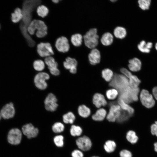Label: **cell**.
Wrapping results in <instances>:
<instances>
[{"label": "cell", "instance_id": "cell-36", "mask_svg": "<svg viewBox=\"0 0 157 157\" xmlns=\"http://www.w3.org/2000/svg\"><path fill=\"white\" fill-rule=\"evenodd\" d=\"M131 116L127 112L121 109V114L117 121L120 123L124 122L127 121Z\"/></svg>", "mask_w": 157, "mask_h": 157}, {"label": "cell", "instance_id": "cell-24", "mask_svg": "<svg viewBox=\"0 0 157 157\" xmlns=\"http://www.w3.org/2000/svg\"><path fill=\"white\" fill-rule=\"evenodd\" d=\"M152 45L151 42H149L146 43L144 41L142 40L138 45V47L140 51L148 53L150 52V49L152 48Z\"/></svg>", "mask_w": 157, "mask_h": 157}, {"label": "cell", "instance_id": "cell-41", "mask_svg": "<svg viewBox=\"0 0 157 157\" xmlns=\"http://www.w3.org/2000/svg\"><path fill=\"white\" fill-rule=\"evenodd\" d=\"M72 157H83V154L80 150L77 149L73 151L71 154Z\"/></svg>", "mask_w": 157, "mask_h": 157}, {"label": "cell", "instance_id": "cell-38", "mask_svg": "<svg viewBox=\"0 0 157 157\" xmlns=\"http://www.w3.org/2000/svg\"><path fill=\"white\" fill-rule=\"evenodd\" d=\"M151 2L150 0H139L138 1L139 7L143 10H148L149 9Z\"/></svg>", "mask_w": 157, "mask_h": 157}, {"label": "cell", "instance_id": "cell-45", "mask_svg": "<svg viewBox=\"0 0 157 157\" xmlns=\"http://www.w3.org/2000/svg\"><path fill=\"white\" fill-rule=\"evenodd\" d=\"M154 150L156 152H157V142L154 143Z\"/></svg>", "mask_w": 157, "mask_h": 157}, {"label": "cell", "instance_id": "cell-42", "mask_svg": "<svg viewBox=\"0 0 157 157\" xmlns=\"http://www.w3.org/2000/svg\"><path fill=\"white\" fill-rule=\"evenodd\" d=\"M151 132L152 135L157 137V121L151 126Z\"/></svg>", "mask_w": 157, "mask_h": 157}, {"label": "cell", "instance_id": "cell-17", "mask_svg": "<svg viewBox=\"0 0 157 157\" xmlns=\"http://www.w3.org/2000/svg\"><path fill=\"white\" fill-rule=\"evenodd\" d=\"M114 39V37L112 33L106 32L101 36L100 38V42L103 46L108 47L113 43Z\"/></svg>", "mask_w": 157, "mask_h": 157}, {"label": "cell", "instance_id": "cell-4", "mask_svg": "<svg viewBox=\"0 0 157 157\" xmlns=\"http://www.w3.org/2000/svg\"><path fill=\"white\" fill-rule=\"evenodd\" d=\"M50 76L45 72H40L35 76L34 82L35 86L40 90L45 89L47 87L46 81L49 80Z\"/></svg>", "mask_w": 157, "mask_h": 157}, {"label": "cell", "instance_id": "cell-43", "mask_svg": "<svg viewBox=\"0 0 157 157\" xmlns=\"http://www.w3.org/2000/svg\"><path fill=\"white\" fill-rule=\"evenodd\" d=\"M120 71L123 75L128 79L132 75L129 71L125 68H122L120 69Z\"/></svg>", "mask_w": 157, "mask_h": 157}, {"label": "cell", "instance_id": "cell-39", "mask_svg": "<svg viewBox=\"0 0 157 157\" xmlns=\"http://www.w3.org/2000/svg\"><path fill=\"white\" fill-rule=\"evenodd\" d=\"M63 137L62 135L55 136L53 138V141L55 145L58 147H62L64 144Z\"/></svg>", "mask_w": 157, "mask_h": 157}, {"label": "cell", "instance_id": "cell-49", "mask_svg": "<svg viewBox=\"0 0 157 157\" xmlns=\"http://www.w3.org/2000/svg\"><path fill=\"white\" fill-rule=\"evenodd\" d=\"M97 157V156H93V157Z\"/></svg>", "mask_w": 157, "mask_h": 157}, {"label": "cell", "instance_id": "cell-7", "mask_svg": "<svg viewBox=\"0 0 157 157\" xmlns=\"http://www.w3.org/2000/svg\"><path fill=\"white\" fill-rule=\"evenodd\" d=\"M43 60L51 74L55 76L59 75L60 71L58 68V64L53 56L46 57Z\"/></svg>", "mask_w": 157, "mask_h": 157}, {"label": "cell", "instance_id": "cell-46", "mask_svg": "<svg viewBox=\"0 0 157 157\" xmlns=\"http://www.w3.org/2000/svg\"><path fill=\"white\" fill-rule=\"evenodd\" d=\"M59 0H52V2L55 3H58L59 2Z\"/></svg>", "mask_w": 157, "mask_h": 157}, {"label": "cell", "instance_id": "cell-9", "mask_svg": "<svg viewBox=\"0 0 157 157\" xmlns=\"http://www.w3.org/2000/svg\"><path fill=\"white\" fill-rule=\"evenodd\" d=\"M44 103L46 109L49 111H55L58 106L56 97L51 93H49L46 97Z\"/></svg>", "mask_w": 157, "mask_h": 157}, {"label": "cell", "instance_id": "cell-40", "mask_svg": "<svg viewBox=\"0 0 157 157\" xmlns=\"http://www.w3.org/2000/svg\"><path fill=\"white\" fill-rule=\"evenodd\" d=\"M119 155L120 157H132L131 153L126 149L121 151L119 153Z\"/></svg>", "mask_w": 157, "mask_h": 157}, {"label": "cell", "instance_id": "cell-25", "mask_svg": "<svg viewBox=\"0 0 157 157\" xmlns=\"http://www.w3.org/2000/svg\"><path fill=\"white\" fill-rule=\"evenodd\" d=\"M118 104L120 106L122 110L128 112L132 116L134 112V109L129 105L128 104L125 102L123 100L118 98Z\"/></svg>", "mask_w": 157, "mask_h": 157}, {"label": "cell", "instance_id": "cell-5", "mask_svg": "<svg viewBox=\"0 0 157 157\" xmlns=\"http://www.w3.org/2000/svg\"><path fill=\"white\" fill-rule=\"evenodd\" d=\"M37 47L38 53L42 58H45L54 54L52 47L49 42H41L37 45Z\"/></svg>", "mask_w": 157, "mask_h": 157}, {"label": "cell", "instance_id": "cell-6", "mask_svg": "<svg viewBox=\"0 0 157 157\" xmlns=\"http://www.w3.org/2000/svg\"><path fill=\"white\" fill-rule=\"evenodd\" d=\"M140 98L142 105L147 108L152 107L155 104V101L153 96L147 90L143 89L142 90Z\"/></svg>", "mask_w": 157, "mask_h": 157}, {"label": "cell", "instance_id": "cell-18", "mask_svg": "<svg viewBox=\"0 0 157 157\" xmlns=\"http://www.w3.org/2000/svg\"><path fill=\"white\" fill-rule=\"evenodd\" d=\"M92 102L95 106L100 108L102 106H105L107 104V102L104 96L101 94L96 93L93 96Z\"/></svg>", "mask_w": 157, "mask_h": 157}, {"label": "cell", "instance_id": "cell-28", "mask_svg": "<svg viewBox=\"0 0 157 157\" xmlns=\"http://www.w3.org/2000/svg\"><path fill=\"white\" fill-rule=\"evenodd\" d=\"M102 76L106 81H111L113 79L114 75L113 71L109 68H105L101 72Z\"/></svg>", "mask_w": 157, "mask_h": 157}, {"label": "cell", "instance_id": "cell-33", "mask_svg": "<svg viewBox=\"0 0 157 157\" xmlns=\"http://www.w3.org/2000/svg\"><path fill=\"white\" fill-rule=\"evenodd\" d=\"M128 79L129 85L131 88H138L141 81L136 76L132 75Z\"/></svg>", "mask_w": 157, "mask_h": 157}, {"label": "cell", "instance_id": "cell-29", "mask_svg": "<svg viewBox=\"0 0 157 157\" xmlns=\"http://www.w3.org/2000/svg\"><path fill=\"white\" fill-rule=\"evenodd\" d=\"M126 138L127 140L132 144L136 143L138 139L135 132L132 130L129 131L127 133Z\"/></svg>", "mask_w": 157, "mask_h": 157}, {"label": "cell", "instance_id": "cell-23", "mask_svg": "<svg viewBox=\"0 0 157 157\" xmlns=\"http://www.w3.org/2000/svg\"><path fill=\"white\" fill-rule=\"evenodd\" d=\"M107 112L104 108H99L92 115V119L96 121H102L106 117Z\"/></svg>", "mask_w": 157, "mask_h": 157}, {"label": "cell", "instance_id": "cell-19", "mask_svg": "<svg viewBox=\"0 0 157 157\" xmlns=\"http://www.w3.org/2000/svg\"><path fill=\"white\" fill-rule=\"evenodd\" d=\"M113 34L115 38L122 40L126 37L127 32L126 29L123 26H117L114 28Z\"/></svg>", "mask_w": 157, "mask_h": 157}, {"label": "cell", "instance_id": "cell-2", "mask_svg": "<svg viewBox=\"0 0 157 157\" xmlns=\"http://www.w3.org/2000/svg\"><path fill=\"white\" fill-rule=\"evenodd\" d=\"M47 27L44 22L42 20L34 19L28 25L27 29L29 33L33 35L35 33L38 38H42L47 34Z\"/></svg>", "mask_w": 157, "mask_h": 157}, {"label": "cell", "instance_id": "cell-21", "mask_svg": "<svg viewBox=\"0 0 157 157\" xmlns=\"http://www.w3.org/2000/svg\"><path fill=\"white\" fill-rule=\"evenodd\" d=\"M23 17L22 10L19 7L15 8L11 14V20L13 23L19 22L22 20Z\"/></svg>", "mask_w": 157, "mask_h": 157}, {"label": "cell", "instance_id": "cell-47", "mask_svg": "<svg viewBox=\"0 0 157 157\" xmlns=\"http://www.w3.org/2000/svg\"><path fill=\"white\" fill-rule=\"evenodd\" d=\"M155 48L157 50V42L155 44Z\"/></svg>", "mask_w": 157, "mask_h": 157}, {"label": "cell", "instance_id": "cell-30", "mask_svg": "<svg viewBox=\"0 0 157 157\" xmlns=\"http://www.w3.org/2000/svg\"><path fill=\"white\" fill-rule=\"evenodd\" d=\"M116 147V144L115 142L111 140L106 141L104 145V148L105 151L108 153L114 151Z\"/></svg>", "mask_w": 157, "mask_h": 157}, {"label": "cell", "instance_id": "cell-10", "mask_svg": "<svg viewBox=\"0 0 157 157\" xmlns=\"http://www.w3.org/2000/svg\"><path fill=\"white\" fill-rule=\"evenodd\" d=\"M121 109L118 104L111 105L106 119L110 122H114L117 121L121 114Z\"/></svg>", "mask_w": 157, "mask_h": 157}, {"label": "cell", "instance_id": "cell-31", "mask_svg": "<svg viewBox=\"0 0 157 157\" xmlns=\"http://www.w3.org/2000/svg\"><path fill=\"white\" fill-rule=\"evenodd\" d=\"M36 12L39 16L44 18L49 13V10L46 6L41 5L38 6L37 7Z\"/></svg>", "mask_w": 157, "mask_h": 157}, {"label": "cell", "instance_id": "cell-20", "mask_svg": "<svg viewBox=\"0 0 157 157\" xmlns=\"http://www.w3.org/2000/svg\"><path fill=\"white\" fill-rule=\"evenodd\" d=\"M141 66V63L138 58H134L129 60L128 67L131 71L136 72L140 70Z\"/></svg>", "mask_w": 157, "mask_h": 157}, {"label": "cell", "instance_id": "cell-1", "mask_svg": "<svg viewBox=\"0 0 157 157\" xmlns=\"http://www.w3.org/2000/svg\"><path fill=\"white\" fill-rule=\"evenodd\" d=\"M109 85L118 90L119 98L123 100L127 104L137 101L138 100L139 88H131L129 85V79L123 74L114 75Z\"/></svg>", "mask_w": 157, "mask_h": 157}, {"label": "cell", "instance_id": "cell-27", "mask_svg": "<svg viewBox=\"0 0 157 157\" xmlns=\"http://www.w3.org/2000/svg\"><path fill=\"white\" fill-rule=\"evenodd\" d=\"M33 69L35 71L39 72H42L46 67L44 61L41 59L34 60L33 63Z\"/></svg>", "mask_w": 157, "mask_h": 157}, {"label": "cell", "instance_id": "cell-15", "mask_svg": "<svg viewBox=\"0 0 157 157\" xmlns=\"http://www.w3.org/2000/svg\"><path fill=\"white\" fill-rule=\"evenodd\" d=\"M78 62L75 58L68 57L66 58L63 62L64 67L68 70L72 74H75L77 70Z\"/></svg>", "mask_w": 157, "mask_h": 157}, {"label": "cell", "instance_id": "cell-13", "mask_svg": "<svg viewBox=\"0 0 157 157\" xmlns=\"http://www.w3.org/2000/svg\"><path fill=\"white\" fill-rule=\"evenodd\" d=\"M76 143L78 147L81 150L87 151L89 150L92 146V143L90 138L84 136L78 138Z\"/></svg>", "mask_w": 157, "mask_h": 157}, {"label": "cell", "instance_id": "cell-3", "mask_svg": "<svg viewBox=\"0 0 157 157\" xmlns=\"http://www.w3.org/2000/svg\"><path fill=\"white\" fill-rule=\"evenodd\" d=\"M83 44L90 49L96 48L99 44L100 37L96 28L90 29L83 35Z\"/></svg>", "mask_w": 157, "mask_h": 157}, {"label": "cell", "instance_id": "cell-50", "mask_svg": "<svg viewBox=\"0 0 157 157\" xmlns=\"http://www.w3.org/2000/svg\"><path fill=\"white\" fill-rule=\"evenodd\" d=\"M0 28H1V26H0Z\"/></svg>", "mask_w": 157, "mask_h": 157}, {"label": "cell", "instance_id": "cell-26", "mask_svg": "<svg viewBox=\"0 0 157 157\" xmlns=\"http://www.w3.org/2000/svg\"><path fill=\"white\" fill-rule=\"evenodd\" d=\"M78 112L80 116L86 118L90 115L91 110L90 108L85 105H81L78 106Z\"/></svg>", "mask_w": 157, "mask_h": 157}, {"label": "cell", "instance_id": "cell-16", "mask_svg": "<svg viewBox=\"0 0 157 157\" xmlns=\"http://www.w3.org/2000/svg\"><path fill=\"white\" fill-rule=\"evenodd\" d=\"M22 130L23 134L28 138L35 137L39 132L38 129L35 127L31 123L24 125L22 127Z\"/></svg>", "mask_w": 157, "mask_h": 157}, {"label": "cell", "instance_id": "cell-35", "mask_svg": "<svg viewBox=\"0 0 157 157\" xmlns=\"http://www.w3.org/2000/svg\"><path fill=\"white\" fill-rule=\"evenodd\" d=\"M70 131L72 136H80L82 134V130L80 126L73 125L72 126Z\"/></svg>", "mask_w": 157, "mask_h": 157}, {"label": "cell", "instance_id": "cell-11", "mask_svg": "<svg viewBox=\"0 0 157 157\" xmlns=\"http://www.w3.org/2000/svg\"><path fill=\"white\" fill-rule=\"evenodd\" d=\"M55 46L58 51L63 53L68 52L70 48L68 39L64 36L58 38L56 40Z\"/></svg>", "mask_w": 157, "mask_h": 157}, {"label": "cell", "instance_id": "cell-48", "mask_svg": "<svg viewBox=\"0 0 157 157\" xmlns=\"http://www.w3.org/2000/svg\"><path fill=\"white\" fill-rule=\"evenodd\" d=\"M1 111H0V120L1 119Z\"/></svg>", "mask_w": 157, "mask_h": 157}, {"label": "cell", "instance_id": "cell-34", "mask_svg": "<svg viewBox=\"0 0 157 157\" xmlns=\"http://www.w3.org/2000/svg\"><path fill=\"white\" fill-rule=\"evenodd\" d=\"M119 94L118 90L114 88L109 89L106 92V95L107 98L110 100L115 99Z\"/></svg>", "mask_w": 157, "mask_h": 157}, {"label": "cell", "instance_id": "cell-32", "mask_svg": "<svg viewBox=\"0 0 157 157\" xmlns=\"http://www.w3.org/2000/svg\"><path fill=\"white\" fill-rule=\"evenodd\" d=\"M63 119L65 123L72 124L74 121L75 117L73 113L69 112L63 115Z\"/></svg>", "mask_w": 157, "mask_h": 157}, {"label": "cell", "instance_id": "cell-8", "mask_svg": "<svg viewBox=\"0 0 157 157\" xmlns=\"http://www.w3.org/2000/svg\"><path fill=\"white\" fill-rule=\"evenodd\" d=\"M22 133L17 128H13L10 130L7 135V140L11 144L14 145L19 144L21 140Z\"/></svg>", "mask_w": 157, "mask_h": 157}, {"label": "cell", "instance_id": "cell-44", "mask_svg": "<svg viewBox=\"0 0 157 157\" xmlns=\"http://www.w3.org/2000/svg\"><path fill=\"white\" fill-rule=\"evenodd\" d=\"M152 93L154 97L157 100V87H155L153 88Z\"/></svg>", "mask_w": 157, "mask_h": 157}, {"label": "cell", "instance_id": "cell-22", "mask_svg": "<svg viewBox=\"0 0 157 157\" xmlns=\"http://www.w3.org/2000/svg\"><path fill=\"white\" fill-rule=\"evenodd\" d=\"M70 41L74 46L76 47H79L83 43V35L79 33L73 34L71 36Z\"/></svg>", "mask_w": 157, "mask_h": 157}, {"label": "cell", "instance_id": "cell-12", "mask_svg": "<svg viewBox=\"0 0 157 157\" xmlns=\"http://www.w3.org/2000/svg\"><path fill=\"white\" fill-rule=\"evenodd\" d=\"M88 61L91 65H96L99 64L101 60V52L97 48L91 49L88 55Z\"/></svg>", "mask_w": 157, "mask_h": 157}, {"label": "cell", "instance_id": "cell-14", "mask_svg": "<svg viewBox=\"0 0 157 157\" xmlns=\"http://www.w3.org/2000/svg\"><path fill=\"white\" fill-rule=\"evenodd\" d=\"M1 117L5 119L13 118L15 114V110L13 104L10 102L4 105L1 111Z\"/></svg>", "mask_w": 157, "mask_h": 157}, {"label": "cell", "instance_id": "cell-37", "mask_svg": "<svg viewBox=\"0 0 157 157\" xmlns=\"http://www.w3.org/2000/svg\"><path fill=\"white\" fill-rule=\"evenodd\" d=\"M64 126L60 122L55 123L52 126L53 131L56 133H58L63 132L64 129Z\"/></svg>", "mask_w": 157, "mask_h": 157}]
</instances>
